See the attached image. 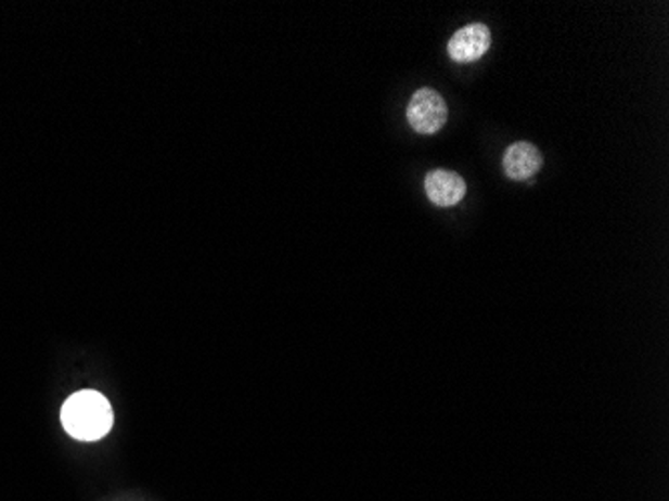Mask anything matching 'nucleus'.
<instances>
[{
    "label": "nucleus",
    "mask_w": 669,
    "mask_h": 501,
    "mask_svg": "<svg viewBox=\"0 0 669 501\" xmlns=\"http://www.w3.org/2000/svg\"><path fill=\"white\" fill-rule=\"evenodd\" d=\"M61 420L75 439L94 441L105 437L113 427V408L99 391H79L66 399Z\"/></svg>",
    "instance_id": "nucleus-1"
},
{
    "label": "nucleus",
    "mask_w": 669,
    "mask_h": 501,
    "mask_svg": "<svg viewBox=\"0 0 669 501\" xmlns=\"http://www.w3.org/2000/svg\"><path fill=\"white\" fill-rule=\"evenodd\" d=\"M409 125L420 134H435L447 123V105L443 97L434 89L415 91L408 105Z\"/></svg>",
    "instance_id": "nucleus-2"
},
{
    "label": "nucleus",
    "mask_w": 669,
    "mask_h": 501,
    "mask_svg": "<svg viewBox=\"0 0 669 501\" xmlns=\"http://www.w3.org/2000/svg\"><path fill=\"white\" fill-rule=\"evenodd\" d=\"M491 47V30L484 23H473L460 28L449 42L447 53L455 63H473L479 61Z\"/></svg>",
    "instance_id": "nucleus-3"
},
{
    "label": "nucleus",
    "mask_w": 669,
    "mask_h": 501,
    "mask_svg": "<svg viewBox=\"0 0 669 501\" xmlns=\"http://www.w3.org/2000/svg\"><path fill=\"white\" fill-rule=\"evenodd\" d=\"M425 193L437 207H453L467 193V185L458 172L435 169L425 177Z\"/></svg>",
    "instance_id": "nucleus-4"
},
{
    "label": "nucleus",
    "mask_w": 669,
    "mask_h": 501,
    "mask_svg": "<svg viewBox=\"0 0 669 501\" xmlns=\"http://www.w3.org/2000/svg\"><path fill=\"white\" fill-rule=\"evenodd\" d=\"M543 167V157L539 149L527 141L513 143L503 157L505 175L513 181H527Z\"/></svg>",
    "instance_id": "nucleus-5"
}]
</instances>
